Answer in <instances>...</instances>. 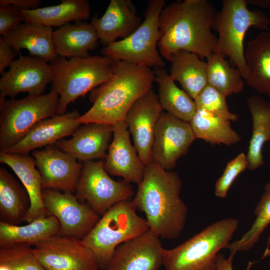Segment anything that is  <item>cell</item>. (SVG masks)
Listing matches in <instances>:
<instances>
[{
    "label": "cell",
    "instance_id": "2e32d148",
    "mask_svg": "<svg viewBox=\"0 0 270 270\" xmlns=\"http://www.w3.org/2000/svg\"><path fill=\"white\" fill-rule=\"evenodd\" d=\"M164 249L160 237L149 228L118 246L105 270H158Z\"/></svg>",
    "mask_w": 270,
    "mask_h": 270
},
{
    "label": "cell",
    "instance_id": "4316f807",
    "mask_svg": "<svg viewBox=\"0 0 270 270\" xmlns=\"http://www.w3.org/2000/svg\"><path fill=\"white\" fill-rule=\"evenodd\" d=\"M53 32L52 27L24 22L5 36L18 52L26 49L30 56L49 62L58 56L53 42Z\"/></svg>",
    "mask_w": 270,
    "mask_h": 270
},
{
    "label": "cell",
    "instance_id": "9a60e30c",
    "mask_svg": "<svg viewBox=\"0 0 270 270\" xmlns=\"http://www.w3.org/2000/svg\"><path fill=\"white\" fill-rule=\"evenodd\" d=\"M32 154L40 173L43 189L76 191L82 164L56 145L36 150Z\"/></svg>",
    "mask_w": 270,
    "mask_h": 270
},
{
    "label": "cell",
    "instance_id": "b9f144b4",
    "mask_svg": "<svg viewBox=\"0 0 270 270\" xmlns=\"http://www.w3.org/2000/svg\"><path fill=\"white\" fill-rule=\"evenodd\" d=\"M248 3L262 8H268L270 6V0H248Z\"/></svg>",
    "mask_w": 270,
    "mask_h": 270
},
{
    "label": "cell",
    "instance_id": "60d3db41",
    "mask_svg": "<svg viewBox=\"0 0 270 270\" xmlns=\"http://www.w3.org/2000/svg\"><path fill=\"white\" fill-rule=\"evenodd\" d=\"M236 253L230 252V255L228 258L222 254H218L216 260V270H233L232 260ZM256 262H250L246 270H250L252 265Z\"/></svg>",
    "mask_w": 270,
    "mask_h": 270
},
{
    "label": "cell",
    "instance_id": "ee69618b",
    "mask_svg": "<svg viewBox=\"0 0 270 270\" xmlns=\"http://www.w3.org/2000/svg\"><path fill=\"white\" fill-rule=\"evenodd\" d=\"M0 270H11L6 264L0 262Z\"/></svg>",
    "mask_w": 270,
    "mask_h": 270
},
{
    "label": "cell",
    "instance_id": "9c48e42d",
    "mask_svg": "<svg viewBox=\"0 0 270 270\" xmlns=\"http://www.w3.org/2000/svg\"><path fill=\"white\" fill-rule=\"evenodd\" d=\"M164 5V0H149L144 19L138 28L126 38L104 46L101 53L113 60L149 68L164 67L158 44L160 36L159 19Z\"/></svg>",
    "mask_w": 270,
    "mask_h": 270
},
{
    "label": "cell",
    "instance_id": "277c9868",
    "mask_svg": "<svg viewBox=\"0 0 270 270\" xmlns=\"http://www.w3.org/2000/svg\"><path fill=\"white\" fill-rule=\"evenodd\" d=\"M52 90L59 96L58 114L66 112L71 102L106 81L112 75L113 60L100 56L84 58L56 56L49 62Z\"/></svg>",
    "mask_w": 270,
    "mask_h": 270
},
{
    "label": "cell",
    "instance_id": "30bf717a",
    "mask_svg": "<svg viewBox=\"0 0 270 270\" xmlns=\"http://www.w3.org/2000/svg\"><path fill=\"white\" fill-rule=\"evenodd\" d=\"M76 192V197L86 201L98 214H104L118 202L131 200L134 194L130 182L110 176L102 160L82 162Z\"/></svg>",
    "mask_w": 270,
    "mask_h": 270
},
{
    "label": "cell",
    "instance_id": "603a6c76",
    "mask_svg": "<svg viewBox=\"0 0 270 270\" xmlns=\"http://www.w3.org/2000/svg\"><path fill=\"white\" fill-rule=\"evenodd\" d=\"M99 39L92 24L83 21L66 24L54 31L53 42L57 55L65 58L90 56L98 46Z\"/></svg>",
    "mask_w": 270,
    "mask_h": 270
},
{
    "label": "cell",
    "instance_id": "7402d4cb",
    "mask_svg": "<svg viewBox=\"0 0 270 270\" xmlns=\"http://www.w3.org/2000/svg\"><path fill=\"white\" fill-rule=\"evenodd\" d=\"M0 162L12 169L28 194L30 206L24 221L29 223L50 216L43 202L41 177L34 158L28 154L0 151Z\"/></svg>",
    "mask_w": 270,
    "mask_h": 270
},
{
    "label": "cell",
    "instance_id": "83f0119b",
    "mask_svg": "<svg viewBox=\"0 0 270 270\" xmlns=\"http://www.w3.org/2000/svg\"><path fill=\"white\" fill-rule=\"evenodd\" d=\"M58 220L52 216L38 218L26 225L0 222V248L18 244L33 246L60 234Z\"/></svg>",
    "mask_w": 270,
    "mask_h": 270
},
{
    "label": "cell",
    "instance_id": "e575fe53",
    "mask_svg": "<svg viewBox=\"0 0 270 270\" xmlns=\"http://www.w3.org/2000/svg\"><path fill=\"white\" fill-rule=\"evenodd\" d=\"M0 262L11 270H46L28 244H18L0 248Z\"/></svg>",
    "mask_w": 270,
    "mask_h": 270
},
{
    "label": "cell",
    "instance_id": "836d02e7",
    "mask_svg": "<svg viewBox=\"0 0 270 270\" xmlns=\"http://www.w3.org/2000/svg\"><path fill=\"white\" fill-rule=\"evenodd\" d=\"M256 218L250 229L238 240L230 242L226 248L230 252L246 251L258 242L262 234L270 224V182L264 188V193L256 205Z\"/></svg>",
    "mask_w": 270,
    "mask_h": 270
},
{
    "label": "cell",
    "instance_id": "74e56055",
    "mask_svg": "<svg viewBox=\"0 0 270 270\" xmlns=\"http://www.w3.org/2000/svg\"><path fill=\"white\" fill-rule=\"evenodd\" d=\"M23 21L20 10L12 5H0V35L8 36Z\"/></svg>",
    "mask_w": 270,
    "mask_h": 270
},
{
    "label": "cell",
    "instance_id": "e0dca14e",
    "mask_svg": "<svg viewBox=\"0 0 270 270\" xmlns=\"http://www.w3.org/2000/svg\"><path fill=\"white\" fill-rule=\"evenodd\" d=\"M162 112L158 96L152 88L132 105L125 118L134 146L146 166L152 161L154 130Z\"/></svg>",
    "mask_w": 270,
    "mask_h": 270
},
{
    "label": "cell",
    "instance_id": "cb8c5ba5",
    "mask_svg": "<svg viewBox=\"0 0 270 270\" xmlns=\"http://www.w3.org/2000/svg\"><path fill=\"white\" fill-rule=\"evenodd\" d=\"M244 56L246 82L258 93L270 96V32L262 31L249 41Z\"/></svg>",
    "mask_w": 270,
    "mask_h": 270
},
{
    "label": "cell",
    "instance_id": "4dcf8cb0",
    "mask_svg": "<svg viewBox=\"0 0 270 270\" xmlns=\"http://www.w3.org/2000/svg\"><path fill=\"white\" fill-rule=\"evenodd\" d=\"M30 206L28 194L6 169L0 168V215L1 221L18 224L24 221Z\"/></svg>",
    "mask_w": 270,
    "mask_h": 270
},
{
    "label": "cell",
    "instance_id": "5b68a950",
    "mask_svg": "<svg viewBox=\"0 0 270 270\" xmlns=\"http://www.w3.org/2000/svg\"><path fill=\"white\" fill-rule=\"evenodd\" d=\"M245 0H224L218 12L212 29L218 34L213 53L228 56L246 80L248 73L244 42L251 28L266 31L270 26L267 14L258 10H250Z\"/></svg>",
    "mask_w": 270,
    "mask_h": 270
},
{
    "label": "cell",
    "instance_id": "d590c367",
    "mask_svg": "<svg viewBox=\"0 0 270 270\" xmlns=\"http://www.w3.org/2000/svg\"><path fill=\"white\" fill-rule=\"evenodd\" d=\"M194 100L196 108L204 110L231 122L238 120V115L230 112L226 97L208 84Z\"/></svg>",
    "mask_w": 270,
    "mask_h": 270
},
{
    "label": "cell",
    "instance_id": "f1b7e54d",
    "mask_svg": "<svg viewBox=\"0 0 270 270\" xmlns=\"http://www.w3.org/2000/svg\"><path fill=\"white\" fill-rule=\"evenodd\" d=\"M246 102L252 117V129L246 155L248 168L254 170L264 164L262 148L270 141V102L252 95L247 98Z\"/></svg>",
    "mask_w": 270,
    "mask_h": 270
},
{
    "label": "cell",
    "instance_id": "ffe728a7",
    "mask_svg": "<svg viewBox=\"0 0 270 270\" xmlns=\"http://www.w3.org/2000/svg\"><path fill=\"white\" fill-rule=\"evenodd\" d=\"M78 110H74L62 114H57L36 124L18 143L4 152L28 154L43 146L55 144L66 136H72L80 126Z\"/></svg>",
    "mask_w": 270,
    "mask_h": 270
},
{
    "label": "cell",
    "instance_id": "d6986e66",
    "mask_svg": "<svg viewBox=\"0 0 270 270\" xmlns=\"http://www.w3.org/2000/svg\"><path fill=\"white\" fill-rule=\"evenodd\" d=\"M70 139L54 145L82 162L105 159L113 138V125L90 122L80 126Z\"/></svg>",
    "mask_w": 270,
    "mask_h": 270
},
{
    "label": "cell",
    "instance_id": "7a4b0ae2",
    "mask_svg": "<svg viewBox=\"0 0 270 270\" xmlns=\"http://www.w3.org/2000/svg\"><path fill=\"white\" fill-rule=\"evenodd\" d=\"M182 181L178 174L152 161L132 200L143 212L149 228L160 238H177L186 220L188 208L180 198Z\"/></svg>",
    "mask_w": 270,
    "mask_h": 270
},
{
    "label": "cell",
    "instance_id": "f35d334b",
    "mask_svg": "<svg viewBox=\"0 0 270 270\" xmlns=\"http://www.w3.org/2000/svg\"><path fill=\"white\" fill-rule=\"evenodd\" d=\"M18 52L6 36L0 38V74L10 66Z\"/></svg>",
    "mask_w": 270,
    "mask_h": 270
},
{
    "label": "cell",
    "instance_id": "d6a6232c",
    "mask_svg": "<svg viewBox=\"0 0 270 270\" xmlns=\"http://www.w3.org/2000/svg\"><path fill=\"white\" fill-rule=\"evenodd\" d=\"M206 64L208 85L226 97L243 90L244 82L241 72L231 66L225 57L212 53L207 58Z\"/></svg>",
    "mask_w": 270,
    "mask_h": 270
},
{
    "label": "cell",
    "instance_id": "8fae6325",
    "mask_svg": "<svg viewBox=\"0 0 270 270\" xmlns=\"http://www.w3.org/2000/svg\"><path fill=\"white\" fill-rule=\"evenodd\" d=\"M46 270H98L92 252L76 238L58 234L34 246Z\"/></svg>",
    "mask_w": 270,
    "mask_h": 270
},
{
    "label": "cell",
    "instance_id": "7bdbcfd3",
    "mask_svg": "<svg viewBox=\"0 0 270 270\" xmlns=\"http://www.w3.org/2000/svg\"><path fill=\"white\" fill-rule=\"evenodd\" d=\"M267 244L268 246L264 251L262 258L266 257H269L270 258V236L268 238Z\"/></svg>",
    "mask_w": 270,
    "mask_h": 270
},
{
    "label": "cell",
    "instance_id": "484cf974",
    "mask_svg": "<svg viewBox=\"0 0 270 270\" xmlns=\"http://www.w3.org/2000/svg\"><path fill=\"white\" fill-rule=\"evenodd\" d=\"M170 75L194 100L208 84L206 62L198 55L184 50L173 54Z\"/></svg>",
    "mask_w": 270,
    "mask_h": 270
},
{
    "label": "cell",
    "instance_id": "3957f363",
    "mask_svg": "<svg viewBox=\"0 0 270 270\" xmlns=\"http://www.w3.org/2000/svg\"><path fill=\"white\" fill-rule=\"evenodd\" d=\"M154 70L124 60H113L112 76L90 92L92 107L78 118L80 124L111 125L124 121L132 105L150 89Z\"/></svg>",
    "mask_w": 270,
    "mask_h": 270
},
{
    "label": "cell",
    "instance_id": "52a82bcc",
    "mask_svg": "<svg viewBox=\"0 0 270 270\" xmlns=\"http://www.w3.org/2000/svg\"><path fill=\"white\" fill-rule=\"evenodd\" d=\"M136 210L132 200L114 204L82 240L94 254L99 269H106L118 246L150 228Z\"/></svg>",
    "mask_w": 270,
    "mask_h": 270
},
{
    "label": "cell",
    "instance_id": "44dd1931",
    "mask_svg": "<svg viewBox=\"0 0 270 270\" xmlns=\"http://www.w3.org/2000/svg\"><path fill=\"white\" fill-rule=\"evenodd\" d=\"M130 0H111L103 16H94L90 24L100 42L106 46L124 39L132 34L142 23Z\"/></svg>",
    "mask_w": 270,
    "mask_h": 270
},
{
    "label": "cell",
    "instance_id": "8d00e7d4",
    "mask_svg": "<svg viewBox=\"0 0 270 270\" xmlns=\"http://www.w3.org/2000/svg\"><path fill=\"white\" fill-rule=\"evenodd\" d=\"M248 166L246 155L244 152L240 153L230 161L216 182L215 195L218 198H225L234 180L240 173L248 168Z\"/></svg>",
    "mask_w": 270,
    "mask_h": 270
},
{
    "label": "cell",
    "instance_id": "ba28073f",
    "mask_svg": "<svg viewBox=\"0 0 270 270\" xmlns=\"http://www.w3.org/2000/svg\"><path fill=\"white\" fill-rule=\"evenodd\" d=\"M59 96L46 94L20 100L0 98V150L6 151L21 141L39 122L58 114Z\"/></svg>",
    "mask_w": 270,
    "mask_h": 270
},
{
    "label": "cell",
    "instance_id": "f546056e",
    "mask_svg": "<svg viewBox=\"0 0 270 270\" xmlns=\"http://www.w3.org/2000/svg\"><path fill=\"white\" fill-rule=\"evenodd\" d=\"M154 72V80L158 87V96L163 110L190 122L196 110L194 100L176 85L164 67L155 68Z\"/></svg>",
    "mask_w": 270,
    "mask_h": 270
},
{
    "label": "cell",
    "instance_id": "d4e9b609",
    "mask_svg": "<svg viewBox=\"0 0 270 270\" xmlns=\"http://www.w3.org/2000/svg\"><path fill=\"white\" fill-rule=\"evenodd\" d=\"M20 11L24 22L60 28L72 21L88 20L90 7L88 0H61L57 5Z\"/></svg>",
    "mask_w": 270,
    "mask_h": 270
},
{
    "label": "cell",
    "instance_id": "ab89813d",
    "mask_svg": "<svg viewBox=\"0 0 270 270\" xmlns=\"http://www.w3.org/2000/svg\"><path fill=\"white\" fill-rule=\"evenodd\" d=\"M40 0H0V5H12L21 10H29L38 8Z\"/></svg>",
    "mask_w": 270,
    "mask_h": 270
},
{
    "label": "cell",
    "instance_id": "4fadbf2b",
    "mask_svg": "<svg viewBox=\"0 0 270 270\" xmlns=\"http://www.w3.org/2000/svg\"><path fill=\"white\" fill-rule=\"evenodd\" d=\"M195 140L190 122L162 112L154 130L152 161L171 170L176 166L178 160L187 153Z\"/></svg>",
    "mask_w": 270,
    "mask_h": 270
},
{
    "label": "cell",
    "instance_id": "8992f818",
    "mask_svg": "<svg viewBox=\"0 0 270 270\" xmlns=\"http://www.w3.org/2000/svg\"><path fill=\"white\" fill-rule=\"evenodd\" d=\"M238 219L219 220L186 242L171 249H164L165 270H216L220 250L226 248L238 227Z\"/></svg>",
    "mask_w": 270,
    "mask_h": 270
},
{
    "label": "cell",
    "instance_id": "5bb4252c",
    "mask_svg": "<svg viewBox=\"0 0 270 270\" xmlns=\"http://www.w3.org/2000/svg\"><path fill=\"white\" fill-rule=\"evenodd\" d=\"M0 78V98H14L21 92L30 96L43 94L52 74L48 62L32 56H20Z\"/></svg>",
    "mask_w": 270,
    "mask_h": 270
},
{
    "label": "cell",
    "instance_id": "6da1fadb",
    "mask_svg": "<svg viewBox=\"0 0 270 270\" xmlns=\"http://www.w3.org/2000/svg\"><path fill=\"white\" fill-rule=\"evenodd\" d=\"M218 11L208 0H184L164 6L159 19L158 48L162 56L184 50L202 60L214 51L218 37L212 31Z\"/></svg>",
    "mask_w": 270,
    "mask_h": 270
},
{
    "label": "cell",
    "instance_id": "1f68e13d",
    "mask_svg": "<svg viewBox=\"0 0 270 270\" xmlns=\"http://www.w3.org/2000/svg\"><path fill=\"white\" fill-rule=\"evenodd\" d=\"M230 122L204 110L196 108L190 123L196 139L212 144L230 146L242 140L240 135L231 127Z\"/></svg>",
    "mask_w": 270,
    "mask_h": 270
},
{
    "label": "cell",
    "instance_id": "7c38bea8",
    "mask_svg": "<svg viewBox=\"0 0 270 270\" xmlns=\"http://www.w3.org/2000/svg\"><path fill=\"white\" fill-rule=\"evenodd\" d=\"M42 196L48 214L60 222V234L82 240L100 218L88 204L78 202L72 192L45 188Z\"/></svg>",
    "mask_w": 270,
    "mask_h": 270
},
{
    "label": "cell",
    "instance_id": "ac0fdd59",
    "mask_svg": "<svg viewBox=\"0 0 270 270\" xmlns=\"http://www.w3.org/2000/svg\"><path fill=\"white\" fill-rule=\"evenodd\" d=\"M106 172L110 175L139 184L142 181L146 166L130 140V132L124 121L113 125V138L104 161Z\"/></svg>",
    "mask_w": 270,
    "mask_h": 270
}]
</instances>
